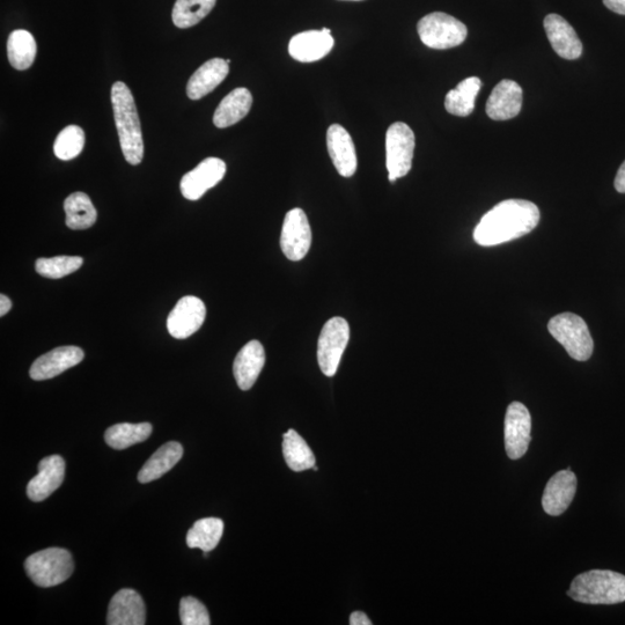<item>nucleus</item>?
<instances>
[{"mask_svg":"<svg viewBox=\"0 0 625 625\" xmlns=\"http://www.w3.org/2000/svg\"><path fill=\"white\" fill-rule=\"evenodd\" d=\"M107 623L109 625H144L146 610L141 595L129 588L117 592L110 600Z\"/></svg>","mask_w":625,"mask_h":625,"instance_id":"nucleus-20","label":"nucleus"},{"mask_svg":"<svg viewBox=\"0 0 625 625\" xmlns=\"http://www.w3.org/2000/svg\"><path fill=\"white\" fill-rule=\"evenodd\" d=\"M577 477L571 470L558 472L547 484L542 498L543 510L549 516H561L572 503L576 496Z\"/></svg>","mask_w":625,"mask_h":625,"instance_id":"nucleus-15","label":"nucleus"},{"mask_svg":"<svg viewBox=\"0 0 625 625\" xmlns=\"http://www.w3.org/2000/svg\"><path fill=\"white\" fill-rule=\"evenodd\" d=\"M544 29L555 53L565 60H577L583 54V43L569 24L558 14H549L544 19Z\"/></svg>","mask_w":625,"mask_h":625,"instance_id":"nucleus-18","label":"nucleus"},{"mask_svg":"<svg viewBox=\"0 0 625 625\" xmlns=\"http://www.w3.org/2000/svg\"><path fill=\"white\" fill-rule=\"evenodd\" d=\"M12 308V301L7 298L5 296V294H2V296H0V315L4 316L7 313L10 312Z\"/></svg>","mask_w":625,"mask_h":625,"instance_id":"nucleus-38","label":"nucleus"},{"mask_svg":"<svg viewBox=\"0 0 625 625\" xmlns=\"http://www.w3.org/2000/svg\"><path fill=\"white\" fill-rule=\"evenodd\" d=\"M607 9L625 16V0H604Z\"/></svg>","mask_w":625,"mask_h":625,"instance_id":"nucleus-35","label":"nucleus"},{"mask_svg":"<svg viewBox=\"0 0 625 625\" xmlns=\"http://www.w3.org/2000/svg\"><path fill=\"white\" fill-rule=\"evenodd\" d=\"M548 330L577 362H586L592 357L593 338L586 322L579 315L569 312L558 314L549 321Z\"/></svg>","mask_w":625,"mask_h":625,"instance_id":"nucleus-4","label":"nucleus"},{"mask_svg":"<svg viewBox=\"0 0 625 625\" xmlns=\"http://www.w3.org/2000/svg\"><path fill=\"white\" fill-rule=\"evenodd\" d=\"M183 457V447L176 441H171L159 448V450L146 461L145 465L138 473V481L150 483L159 480L169 470L176 466V463Z\"/></svg>","mask_w":625,"mask_h":625,"instance_id":"nucleus-24","label":"nucleus"},{"mask_svg":"<svg viewBox=\"0 0 625 625\" xmlns=\"http://www.w3.org/2000/svg\"><path fill=\"white\" fill-rule=\"evenodd\" d=\"M85 145V132L78 125H69L60 132L54 144L55 156L68 161L82 153Z\"/></svg>","mask_w":625,"mask_h":625,"instance_id":"nucleus-32","label":"nucleus"},{"mask_svg":"<svg viewBox=\"0 0 625 625\" xmlns=\"http://www.w3.org/2000/svg\"><path fill=\"white\" fill-rule=\"evenodd\" d=\"M217 0H176L172 18L176 27H193L205 18L215 7Z\"/></svg>","mask_w":625,"mask_h":625,"instance_id":"nucleus-31","label":"nucleus"},{"mask_svg":"<svg viewBox=\"0 0 625 625\" xmlns=\"http://www.w3.org/2000/svg\"><path fill=\"white\" fill-rule=\"evenodd\" d=\"M180 619L183 625H210L207 607L200 600L186 597L180 601Z\"/></svg>","mask_w":625,"mask_h":625,"instance_id":"nucleus-34","label":"nucleus"},{"mask_svg":"<svg viewBox=\"0 0 625 625\" xmlns=\"http://www.w3.org/2000/svg\"><path fill=\"white\" fill-rule=\"evenodd\" d=\"M417 32L426 47L437 50L460 46L468 34L465 24L443 12H433L419 20Z\"/></svg>","mask_w":625,"mask_h":625,"instance_id":"nucleus-6","label":"nucleus"},{"mask_svg":"<svg viewBox=\"0 0 625 625\" xmlns=\"http://www.w3.org/2000/svg\"><path fill=\"white\" fill-rule=\"evenodd\" d=\"M152 425L150 423H121L110 426L105 433L107 445L114 450H125L132 445L143 443L152 435Z\"/></svg>","mask_w":625,"mask_h":625,"instance_id":"nucleus-30","label":"nucleus"},{"mask_svg":"<svg viewBox=\"0 0 625 625\" xmlns=\"http://www.w3.org/2000/svg\"><path fill=\"white\" fill-rule=\"evenodd\" d=\"M532 417L524 404L512 402L505 416V448L512 460H518L527 453L531 443Z\"/></svg>","mask_w":625,"mask_h":625,"instance_id":"nucleus-10","label":"nucleus"},{"mask_svg":"<svg viewBox=\"0 0 625 625\" xmlns=\"http://www.w3.org/2000/svg\"><path fill=\"white\" fill-rule=\"evenodd\" d=\"M205 316H207V308L200 298L183 297L168 315V332L176 340H185L203 326Z\"/></svg>","mask_w":625,"mask_h":625,"instance_id":"nucleus-11","label":"nucleus"},{"mask_svg":"<svg viewBox=\"0 0 625 625\" xmlns=\"http://www.w3.org/2000/svg\"><path fill=\"white\" fill-rule=\"evenodd\" d=\"M568 595L586 605H617L625 601V576L609 570H592L573 579Z\"/></svg>","mask_w":625,"mask_h":625,"instance_id":"nucleus-3","label":"nucleus"},{"mask_svg":"<svg viewBox=\"0 0 625 625\" xmlns=\"http://www.w3.org/2000/svg\"><path fill=\"white\" fill-rule=\"evenodd\" d=\"M540 210L532 202L506 200L484 215L474 231L477 245L494 247L531 233L540 223Z\"/></svg>","mask_w":625,"mask_h":625,"instance_id":"nucleus-1","label":"nucleus"},{"mask_svg":"<svg viewBox=\"0 0 625 625\" xmlns=\"http://www.w3.org/2000/svg\"><path fill=\"white\" fill-rule=\"evenodd\" d=\"M25 570L34 584L47 588L66 582L75 570V563L68 550L49 548L29 556Z\"/></svg>","mask_w":625,"mask_h":625,"instance_id":"nucleus-5","label":"nucleus"},{"mask_svg":"<svg viewBox=\"0 0 625 625\" xmlns=\"http://www.w3.org/2000/svg\"><path fill=\"white\" fill-rule=\"evenodd\" d=\"M522 107V88L510 79H504L490 94L487 114L491 120L507 121L518 116Z\"/></svg>","mask_w":625,"mask_h":625,"instance_id":"nucleus-19","label":"nucleus"},{"mask_svg":"<svg viewBox=\"0 0 625 625\" xmlns=\"http://www.w3.org/2000/svg\"><path fill=\"white\" fill-rule=\"evenodd\" d=\"M36 42L34 36L18 29L9 36L7 41V57L14 69L24 71L33 65L36 57Z\"/></svg>","mask_w":625,"mask_h":625,"instance_id":"nucleus-28","label":"nucleus"},{"mask_svg":"<svg viewBox=\"0 0 625 625\" xmlns=\"http://www.w3.org/2000/svg\"><path fill=\"white\" fill-rule=\"evenodd\" d=\"M253 105L252 93L247 88H235L220 102L213 115V124L219 129H225L237 124L250 112Z\"/></svg>","mask_w":625,"mask_h":625,"instance_id":"nucleus-23","label":"nucleus"},{"mask_svg":"<svg viewBox=\"0 0 625 625\" xmlns=\"http://www.w3.org/2000/svg\"><path fill=\"white\" fill-rule=\"evenodd\" d=\"M112 104L123 156L130 165H139L144 158L143 132L134 95L127 85H113Z\"/></svg>","mask_w":625,"mask_h":625,"instance_id":"nucleus-2","label":"nucleus"},{"mask_svg":"<svg viewBox=\"0 0 625 625\" xmlns=\"http://www.w3.org/2000/svg\"><path fill=\"white\" fill-rule=\"evenodd\" d=\"M66 213V226L71 230H87L92 227L98 219L97 209L82 191L73 193L64 202Z\"/></svg>","mask_w":625,"mask_h":625,"instance_id":"nucleus-25","label":"nucleus"},{"mask_svg":"<svg viewBox=\"0 0 625 625\" xmlns=\"http://www.w3.org/2000/svg\"><path fill=\"white\" fill-rule=\"evenodd\" d=\"M84 260L80 256H56L51 259H39L35 263L39 275L58 279L73 274L83 266Z\"/></svg>","mask_w":625,"mask_h":625,"instance_id":"nucleus-33","label":"nucleus"},{"mask_svg":"<svg viewBox=\"0 0 625 625\" xmlns=\"http://www.w3.org/2000/svg\"><path fill=\"white\" fill-rule=\"evenodd\" d=\"M615 189L621 194H625V161L617 172L615 178Z\"/></svg>","mask_w":625,"mask_h":625,"instance_id":"nucleus-36","label":"nucleus"},{"mask_svg":"<svg viewBox=\"0 0 625 625\" xmlns=\"http://www.w3.org/2000/svg\"><path fill=\"white\" fill-rule=\"evenodd\" d=\"M327 146L330 158L338 174L351 178L357 171L358 161L354 141L340 124L330 125L327 131Z\"/></svg>","mask_w":625,"mask_h":625,"instance_id":"nucleus-14","label":"nucleus"},{"mask_svg":"<svg viewBox=\"0 0 625 625\" xmlns=\"http://www.w3.org/2000/svg\"><path fill=\"white\" fill-rule=\"evenodd\" d=\"M266 364V351L259 341H250L242 348L233 364L234 378L241 391H249Z\"/></svg>","mask_w":625,"mask_h":625,"instance_id":"nucleus-21","label":"nucleus"},{"mask_svg":"<svg viewBox=\"0 0 625 625\" xmlns=\"http://www.w3.org/2000/svg\"><path fill=\"white\" fill-rule=\"evenodd\" d=\"M226 164L222 159L208 158L202 161L193 171L183 176L180 188L183 197L189 201H197L224 179Z\"/></svg>","mask_w":625,"mask_h":625,"instance_id":"nucleus-12","label":"nucleus"},{"mask_svg":"<svg viewBox=\"0 0 625 625\" xmlns=\"http://www.w3.org/2000/svg\"><path fill=\"white\" fill-rule=\"evenodd\" d=\"M230 64L222 58H212L205 62L193 76L187 85V94L191 100H200L211 93L217 86L229 76Z\"/></svg>","mask_w":625,"mask_h":625,"instance_id":"nucleus-22","label":"nucleus"},{"mask_svg":"<svg viewBox=\"0 0 625 625\" xmlns=\"http://www.w3.org/2000/svg\"><path fill=\"white\" fill-rule=\"evenodd\" d=\"M415 134L409 125L396 122L387 130L386 135V165L388 179L394 183L403 178L413 167L415 152Z\"/></svg>","mask_w":625,"mask_h":625,"instance_id":"nucleus-7","label":"nucleus"},{"mask_svg":"<svg viewBox=\"0 0 625 625\" xmlns=\"http://www.w3.org/2000/svg\"><path fill=\"white\" fill-rule=\"evenodd\" d=\"M283 454L293 472H304L315 466V457L305 439L297 431L290 429L283 436Z\"/></svg>","mask_w":625,"mask_h":625,"instance_id":"nucleus-29","label":"nucleus"},{"mask_svg":"<svg viewBox=\"0 0 625 625\" xmlns=\"http://www.w3.org/2000/svg\"><path fill=\"white\" fill-rule=\"evenodd\" d=\"M224 533V521L218 518H205L195 522L187 534V544L191 549L198 548L204 554L215 549Z\"/></svg>","mask_w":625,"mask_h":625,"instance_id":"nucleus-27","label":"nucleus"},{"mask_svg":"<svg viewBox=\"0 0 625 625\" xmlns=\"http://www.w3.org/2000/svg\"><path fill=\"white\" fill-rule=\"evenodd\" d=\"M83 359L84 351L78 347L56 348L36 359L29 374L36 381L53 379L82 363Z\"/></svg>","mask_w":625,"mask_h":625,"instance_id":"nucleus-16","label":"nucleus"},{"mask_svg":"<svg viewBox=\"0 0 625 625\" xmlns=\"http://www.w3.org/2000/svg\"><path fill=\"white\" fill-rule=\"evenodd\" d=\"M65 476V461L60 455H51L39 463V474L27 485V496L33 502H42L61 487Z\"/></svg>","mask_w":625,"mask_h":625,"instance_id":"nucleus-17","label":"nucleus"},{"mask_svg":"<svg viewBox=\"0 0 625 625\" xmlns=\"http://www.w3.org/2000/svg\"><path fill=\"white\" fill-rule=\"evenodd\" d=\"M312 245V230L304 210L292 209L286 213L282 235V252L290 261L304 259Z\"/></svg>","mask_w":625,"mask_h":625,"instance_id":"nucleus-9","label":"nucleus"},{"mask_svg":"<svg viewBox=\"0 0 625 625\" xmlns=\"http://www.w3.org/2000/svg\"><path fill=\"white\" fill-rule=\"evenodd\" d=\"M350 624L351 625H371L369 617L363 612H355L350 616Z\"/></svg>","mask_w":625,"mask_h":625,"instance_id":"nucleus-37","label":"nucleus"},{"mask_svg":"<svg viewBox=\"0 0 625 625\" xmlns=\"http://www.w3.org/2000/svg\"><path fill=\"white\" fill-rule=\"evenodd\" d=\"M482 87L480 78L469 77L446 95L445 108L448 113L466 117L474 112L475 100Z\"/></svg>","mask_w":625,"mask_h":625,"instance_id":"nucleus-26","label":"nucleus"},{"mask_svg":"<svg viewBox=\"0 0 625 625\" xmlns=\"http://www.w3.org/2000/svg\"><path fill=\"white\" fill-rule=\"evenodd\" d=\"M349 340V323L343 318L336 316L322 328L318 343V362L327 377L332 378L336 374Z\"/></svg>","mask_w":625,"mask_h":625,"instance_id":"nucleus-8","label":"nucleus"},{"mask_svg":"<svg viewBox=\"0 0 625 625\" xmlns=\"http://www.w3.org/2000/svg\"><path fill=\"white\" fill-rule=\"evenodd\" d=\"M333 47L332 31L323 28L321 31H308L293 36L289 53L298 62L312 63L325 58Z\"/></svg>","mask_w":625,"mask_h":625,"instance_id":"nucleus-13","label":"nucleus"}]
</instances>
